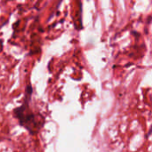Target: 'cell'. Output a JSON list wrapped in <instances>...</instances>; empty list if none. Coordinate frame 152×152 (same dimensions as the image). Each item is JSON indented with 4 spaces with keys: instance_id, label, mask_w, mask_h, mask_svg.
Segmentation results:
<instances>
[{
    "instance_id": "obj_1",
    "label": "cell",
    "mask_w": 152,
    "mask_h": 152,
    "mask_svg": "<svg viewBox=\"0 0 152 152\" xmlns=\"http://www.w3.org/2000/svg\"><path fill=\"white\" fill-rule=\"evenodd\" d=\"M15 117L20 120L22 126L26 127L31 134H35L41 127L43 123L37 121L35 114L29 110L28 105L25 102L22 106L14 110Z\"/></svg>"
}]
</instances>
